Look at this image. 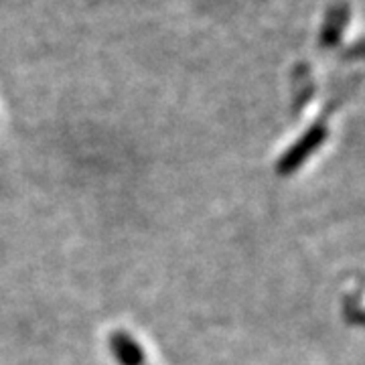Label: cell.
I'll return each mask as SVG.
<instances>
[{"label":"cell","mask_w":365,"mask_h":365,"mask_svg":"<svg viewBox=\"0 0 365 365\" xmlns=\"http://www.w3.org/2000/svg\"><path fill=\"white\" fill-rule=\"evenodd\" d=\"M108 349L118 365H153L143 345L126 329H114L108 333Z\"/></svg>","instance_id":"1"},{"label":"cell","mask_w":365,"mask_h":365,"mask_svg":"<svg viewBox=\"0 0 365 365\" xmlns=\"http://www.w3.org/2000/svg\"><path fill=\"white\" fill-rule=\"evenodd\" d=\"M351 19V6L345 0H337L327 9L325 21L319 33V45L323 49H333L341 43V37L345 33V29L349 25Z\"/></svg>","instance_id":"2"},{"label":"cell","mask_w":365,"mask_h":365,"mask_svg":"<svg viewBox=\"0 0 365 365\" xmlns=\"http://www.w3.org/2000/svg\"><path fill=\"white\" fill-rule=\"evenodd\" d=\"M292 86H294V106L300 110L307 102H311L314 96V83L311 76V67L307 63H299L292 71Z\"/></svg>","instance_id":"3"},{"label":"cell","mask_w":365,"mask_h":365,"mask_svg":"<svg viewBox=\"0 0 365 365\" xmlns=\"http://www.w3.org/2000/svg\"><path fill=\"white\" fill-rule=\"evenodd\" d=\"M365 57V39L353 43L351 47L345 51V59H364Z\"/></svg>","instance_id":"4"}]
</instances>
